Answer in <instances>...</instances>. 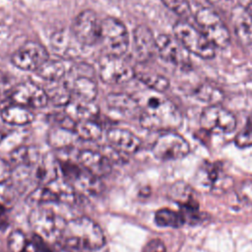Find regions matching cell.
<instances>
[{"label": "cell", "mask_w": 252, "mask_h": 252, "mask_svg": "<svg viewBox=\"0 0 252 252\" xmlns=\"http://www.w3.org/2000/svg\"><path fill=\"white\" fill-rule=\"evenodd\" d=\"M1 117L8 124L25 126L33 121L34 113L28 107L11 103L2 109Z\"/></svg>", "instance_id": "603a6c76"}, {"label": "cell", "mask_w": 252, "mask_h": 252, "mask_svg": "<svg viewBox=\"0 0 252 252\" xmlns=\"http://www.w3.org/2000/svg\"><path fill=\"white\" fill-rule=\"evenodd\" d=\"M29 223L34 235L52 242L58 241L65 221L53 210L38 206L30 213Z\"/></svg>", "instance_id": "5b68a950"}, {"label": "cell", "mask_w": 252, "mask_h": 252, "mask_svg": "<svg viewBox=\"0 0 252 252\" xmlns=\"http://www.w3.org/2000/svg\"><path fill=\"white\" fill-rule=\"evenodd\" d=\"M139 120L145 129L169 132L180 127L182 115L171 100L161 96H152L141 110Z\"/></svg>", "instance_id": "7a4b0ae2"}, {"label": "cell", "mask_w": 252, "mask_h": 252, "mask_svg": "<svg viewBox=\"0 0 252 252\" xmlns=\"http://www.w3.org/2000/svg\"><path fill=\"white\" fill-rule=\"evenodd\" d=\"M135 77L148 88L157 92H164L169 88L168 79L158 73L135 70Z\"/></svg>", "instance_id": "f546056e"}, {"label": "cell", "mask_w": 252, "mask_h": 252, "mask_svg": "<svg viewBox=\"0 0 252 252\" xmlns=\"http://www.w3.org/2000/svg\"><path fill=\"white\" fill-rule=\"evenodd\" d=\"M133 52L139 62L150 60L157 52L156 37L146 26H138L133 32Z\"/></svg>", "instance_id": "e0dca14e"}, {"label": "cell", "mask_w": 252, "mask_h": 252, "mask_svg": "<svg viewBox=\"0 0 252 252\" xmlns=\"http://www.w3.org/2000/svg\"><path fill=\"white\" fill-rule=\"evenodd\" d=\"M169 196L172 200L179 203L181 208H185L186 206L187 207L198 206V202L192 196V190L190 189V187H188L186 184L182 182H178L172 185L169 192Z\"/></svg>", "instance_id": "1f68e13d"}, {"label": "cell", "mask_w": 252, "mask_h": 252, "mask_svg": "<svg viewBox=\"0 0 252 252\" xmlns=\"http://www.w3.org/2000/svg\"><path fill=\"white\" fill-rule=\"evenodd\" d=\"M77 139H79V137L73 129H68L61 126L52 129L48 136L49 144L57 149L73 146Z\"/></svg>", "instance_id": "4316f807"}, {"label": "cell", "mask_w": 252, "mask_h": 252, "mask_svg": "<svg viewBox=\"0 0 252 252\" xmlns=\"http://www.w3.org/2000/svg\"><path fill=\"white\" fill-rule=\"evenodd\" d=\"M27 202L35 207L42 206L49 203H57L59 197L56 191L52 188L51 185L46 186H36L27 197Z\"/></svg>", "instance_id": "83f0119b"}, {"label": "cell", "mask_w": 252, "mask_h": 252, "mask_svg": "<svg viewBox=\"0 0 252 252\" xmlns=\"http://www.w3.org/2000/svg\"><path fill=\"white\" fill-rule=\"evenodd\" d=\"M88 67L89 66L82 70V64L76 67V69L73 66L72 68L76 71V76L71 77L70 81L66 84L70 88L72 94H75L76 98L94 101L97 95V85Z\"/></svg>", "instance_id": "9a60e30c"}, {"label": "cell", "mask_w": 252, "mask_h": 252, "mask_svg": "<svg viewBox=\"0 0 252 252\" xmlns=\"http://www.w3.org/2000/svg\"><path fill=\"white\" fill-rule=\"evenodd\" d=\"M59 171V161L52 155L47 154L31 168V179L37 186H46L58 179Z\"/></svg>", "instance_id": "2e32d148"}, {"label": "cell", "mask_w": 252, "mask_h": 252, "mask_svg": "<svg viewBox=\"0 0 252 252\" xmlns=\"http://www.w3.org/2000/svg\"><path fill=\"white\" fill-rule=\"evenodd\" d=\"M13 175V166L11 162L0 158V183L8 182Z\"/></svg>", "instance_id": "f35d334b"}, {"label": "cell", "mask_w": 252, "mask_h": 252, "mask_svg": "<svg viewBox=\"0 0 252 252\" xmlns=\"http://www.w3.org/2000/svg\"><path fill=\"white\" fill-rule=\"evenodd\" d=\"M106 137L109 146L124 155L135 154L142 145L139 137L127 129L111 128L107 131Z\"/></svg>", "instance_id": "ac0fdd59"}, {"label": "cell", "mask_w": 252, "mask_h": 252, "mask_svg": "<svg viewBox=\"0 0 252 252\" xmlns=\"http://www.w3.org/2000/svg\"><path fill=\"white\" fill-rule=\"evenodd\" d=\"M48 96V100L54 105L66 106L72 99V92L66 82H52L51 86L44 89Z\"/></svg>", "instance_id": "484cf974"}, {"label": "cell", "mask_w": 252, "mask_h": 252, "mask_svg": "<svg viewBox=\"0 0 252 252\" xmlns=\"http://www.w3.org/2000/svg\"><path fill=\"white\" fill-rule=\"evenodd\" d=\"M0 94H1V83H0Z\"/></svg>", "instance_id": "ee69618b"}, {"label": "cell", "mask_w": 252, "mask_h": 252, "mask_svg": "<svg viewBox=\"0 0 252 252\" xmlns=\"http://www.w3.org/2000/svg\"><path fill=\"white\" fill-rule=\"evenodd\" d=\"M105 54L122 57L129 47V33L125 25L112 17L101 21L100 40Z\"/></svg>", "instance_id": "8992f818"}, {"label": "cell", "mask_w": 252, "mask_h": 252, "mask_svg": "<svg viewBox=\"0 0 252 252\" xmlns=\"http://www.w3.org/2000/svg\"><path fill=\"white\" fill-rule=\"evenodd\" d=\"M65 113L75 122L82 120H95L99 114V108L94 101L72 98L65 106Z\"/></svg>", "instance_id": "44dd1931"}, {"label": "cell", "mask_w": 252, "mask_h": 252, "mask_svg": "<svg viewBox=\"0 0 252 252\" xmlns=\"http://www.w3.org/2000/svg\"><path fill=\"white\" fill-rule=\"evenodd\" d=\"M238 146L245 147L252 144V116L248 118L243 131L239 134L236 139Z\"/></svg>", "instance_id": "74e56055"}, {"label": "cell", "mask_w": 252, "mask_h": 252, "mask_svg": "<svg viewBox=\"0 0 252 252\" xmlns=\"http://www.w3.org/2000/svg\"><path fill=\"white\" fill-rule=\"evenodd\" d=\"M78 162L92 174L102 177L110 173L111 161L101 153L93 150H83L78 154Z\"/></svg>", "instance_id": "d6986e66"}, {"label": "cell", "mask_w": 252, "mask_h": 252, "mask_svg": "<svg viewBox=\"0 0 252 252\" xmlns=\"http://www.w3.org/2000/svg\"><path fill=\"white\" fill-rule=\"evenodd\" d=\"M105 101L108 107L124 115L134 114L138 110V102L126 93H110L106 95Z\"/></svg>", "instance_id": "cb8c5ba5"}, {"label": "cell", "mask_w": 252, "mask_h": 252, "mask_svg": "<svg viewBox=\"0 0 252 252\" xmlns=\"http://www.w3.org/2000/svg\"><path fill=\"white\" fill-rule=\"evenodd\" d=\"M98 76L105 84H123L135 77V69L122 57L105 54L98 61Z\"/></svg>", "instance_id": "30bf717a"}, {"label": "cell", "mask_w": 252, "mask_h": 252, "mask_svg": "<svg viewBox=\"0 0 252 252\" xmlns=\"http://www.w3.org/2000/svg\"><path fill=\"white\" fill-rule=\"evenodd\" d=\"M211 4L215 5V6H221V7H224V6H227L228 4H231L233 0H208Z\"/></svg>", "instance_id": "b9f144b4"}, {"label": "cell", "mask_w": 252, "mask_h": 252, "mask_svg": "<svg viewBox=\"0 0 252 252\" xmlns=\"http://www.w3.org/2000/svg\"><path fill=\"white\" fill-rule=\"evenodd\" d=\"M156 43L157 52L162 60L178 67H189V52L174 36L159 34L156 37Z\"/></svg>", "instance_id": "5bb4252c"}, {"label": "cell", "mask_w": 252, "mask_h": 252, "mask_svg": "<svg viewBox=\"0 0 252 252\" xmlns=\"http://www.w3.org/2000/svg\"><path fill=\"white\" fill-rule=\"evenodd\" d=\"M161 2L180 18L188 19L191 15V8L187 0H161Z\"/></svg>", "instance_id": "e575fe53"}, {"label": "cell", "mask_w": 252, "mask_h": 252, "mask_svg": "<svg viewBox=\"0 0 252 252\" xmlns=\"http://www.w3.org/2000/svg\"><path fill=\"white\" fill-rule=\"evenodd\" d=\"M155 221L158 225L162 227L177 228L185 222V220L181 213L164 208L156 212Z\"/></svg>", "instance_id": "4dcf8cb0"}, {"label": "cell", "mask_w": 252, "mask_h": 252, "mask_svg": "<svg viewBox=\"0 0 252 252\" xmlns=\"http://www.w3.org/2000/svg\"><path fill=\"white\" fill-rule=\"evenodd\" d=\"M200 125L203 129L215 134H227L235 129L236 120L230 111L213 104L202 111Z\"/></svg>", "instance_id": "8fae6325"}, {"label": "cell", "mask_w": 252, "mask_h": 252, "mask_svg": "<svg viewBox=\"0 0 252 252\" xmlns=\"http://www.w3.org/2000/svg\"><path fill=\"white\" fill-rule=\"evenodd\" d=\"M29 244L30 241L22 230H13L8 235L7 246L10 252H27Z\"/></svg>", "instance_id": "836d02e7"}, {"label": "cell", "mask_w": 252, "mask_h": 252, "mask_svg": "<svg viewBox=\"0 0 252 252\" xmlns=\"http://www.w3.org/2000/svg\"><path fill=\"white\" fill-rule=\"evenodd\" d=\"M230 18L238 40L252 50V16L237 5L231 9Z\"/></svg>", "instance_id": "ffe728a7"}, {"label": "cell", "mask_w": 252, "mask_h": 252, "mask_svg": "<svg viewBox=\"0 0 252 252\" xmlns=\"http://www.w3.org/2000/svg\"><path fill=\"white\" fill-rule=\"evenodd\" d=\"M196 96L198 99L209 102L213 104H218L223 98V94L221 90L211 86V85H202L196 90Z\"/></svg>", "instance_id": "d6a6232c"}, {"label": "cell", "mask_w": 252, "mask_h": 252, "mask_svg": "<svg viewBox=\"0 0 252 252\" xmlns=\"http://www.w3.org/2000/svg\"><path fill=\"white\" fill-rule=\"evenodd\" d=\"M196 22L204 35L215 47L224 48L229 43V32L220 17L210 8H201L197 11Z\"/></svg>", "instance_id": "52a82bcc"}, {"label": "cell", "mask_w": 252, "mask_h": 252, "mask_svg": "<svg viewBox=\"0 0 252 252\" xmlns=\"http://www.w3.org/2000/svg\"><path fill=\"white\" fill-rule=\"evenodd\" d=\"M238 5L252 16V0H238Z\"/></svg>", "instance_id": "60d3db41"}, {"label": "cell", "mask_w": 252, "mask_h": 252, "mask_svg": "<svg viewBox=\"0 0 252 252\" xmlns=\"http://www.w3.org/2000/svg\"><path fill=\"white\" fill-rule=\"evenodd\" d=\"M5 138V133H4V131H3V129H1L0 128V143L3 141V139Z\"/></svg>", "instance_id": "7bdbcfd3"}, {"label": "cell", "mask_w": 252, "mask_h": 252, "mask_svg": "<svg viewBox=\"0 0 252 252\" xmlns=\"http://www.w3.org/2000/svg\"><path fill=\"white\" fill-rule=\"evenodd\" d=\"M174 37L189 52L203 59L215 56V46L204 33L185 21H178L173 26Z\"/></svg>", "instance_id": "3957f363"}, {"label": "cell", "mask_w": 252, "mask_h": 252, "mask_svg": "<svg viewBox=\"0 0 252 252\" xmlns=\"http://www.w3.org/2000/svg\"><path fill=\"white\" fill-rule=\"evenodd\" d=\"M9 97L11 103L28 108H41L49 101L45 90L32 82H23L16 85L10 91Z\"/></svg>", "instance_id": "4fadbf2b"}, {"label": "cell", "mask_w": 252, "mask_h": 252, "mask_svg": "<svg viewBox=\"0 0 252 252\" xmlns=\"http://www.w3.org/2000/svg\"><path fill=\"white\" fill-rule=\"evenodd\" d=\"M49 59L46 48L36 41H27L12 55V63L24 71H37Z\"/></svg>", "instance_id": "7c38bea8"}, {"label": "cell", "mask_w": 252, "mask_h": 252, "mask_svg": "<svg viewBox=\"0 0 252 252\" xmlns=\"http://www.w3.org/2000/svg\"><path fill=\"white\" fill-rule=\"evenodd\" d=\"M59 166L64 180L73 187L77 194L91 196L101 191L100 178L89 172L80 163L65 160L59 161Z\"/></svg>", "instance_id": "277c9868"}, {"label": "cell", "mask_w": 252, "mask_h": 252, "mask_svg": "<svg viewBox=\"0 0 252 252\" xmlns=\"http://www.w3.org/2000/svg\"><path fill=\"white\" fill-rule=\"evenodd\" d=\"M71 62L61 59H48L36 71L38 76L43 80L52 83L61 81L72 68Z\"/></svg>", "instance_id": "7402d4cb"}, {"label": "cell", "mask_w": 252, "mask_h": 252, "mask_svg": "<svg viewBox=\"0 0 252 252\" xmlns=\"http://www.w3.org/2000/svg\"><path fill=\"white\" fill-rule=\"evenodd\" d=\"M188 142L179 134L169 131L159 135L155 141L152 152L160 160H175L188 155Z\"/></svg>", "instance_id": "9c48e42d"}, {"label": "cell", "mask_w": 252, "mask_h": 252, "mask_svg": "<svg viewBox=\"0 0 252 252\" xmlns=\"http://www.w3.org/2000/svg\"><path fill=\"white\" fill-rule=\"evenodd\" d=\"M143 252H166V247L162 240L154 238L146 243Z\"/></svg>", "instance_id": "ab89813d"}, {"label": "cell", "mask_w": 252, "mask_h": 252, "mask_svg": "<svg viewBox=\"0 0 252 252\" xmlns=\"http://www.w3.org/2000/svg\"><path fill=\"white\" fill-rule=\"evenodd\" d=\"M238 198L248 204H252V181L246 180L241 182L236 188Z\"/></svg>", "instance_id": "8d00e7d4"}, {"label": "cell", "mask_w": 252, "mask_h": 252, "mask_svg": "<svg viewBox=\"0 0 252 252\" xmlns=\"http://www.w3.org/2000/svg\"><path fill=\"white\" fill-rule=\"evenodd\" d=\"M74 131L84 141H96L101 137L102 128L95 120H82L75 124Z\"/></svg>", "instance_id": "f1b7e54d"}, {"label": "cell", "mask_w": 252, "mask_h": 252, "mask_svg": "<svg viewBox=\"0 0 252 252\" xmlns=\"http://www.w3.org/2000/svg\"><path fill=\"white\" fill-rule=\"evenodd\" d=\"M40 158L41 157L35 148L28 146L18 147L13 150L10 155L11 164H13L15 167H32L40 159Z\"/></svg>", "instance_id": "d4e9b609"}, {"label": "cell", "mask_w": 252, "mask_h": 252, "mask_svg": "<svg viewBox=\"0 0 252 252\" xmlns=\"http://www.w3.org/2000/svg\"><path fill=\"white\" fill-rule=\"evenodd\" d=\"M101 21L93 10H84L74 19L71 27L74 38L82 45L91 46L100 40Z\"/></svg>", "instance_id": "ba28073f"}, {"label": "cell", "mask_w": 252, "mask_h": 252, "mask_svg": "<svg viewBox=\"0 0 252 252\" xmlns=\"http://www.w3.org/2000/svg\"><path fill=\"white\" fill-rule=\"evenodd\" d=\"M17 198V188L8 182L0 183V205L8 207Z\"/></svg>", "instance_id": "d590c367"}, {"label": "cell", "mask_w": 252, "mask_h": 252, "mask_svg": "<svg viewBox=\"0 0 252 252\" xmlns=\"http://www.w3.org/2000/svg\"><path fill=\"white\" fill-rule=\"evenodd\" d=\"M58 242L71 252L93 251L105 244V236L94 220L83 216L65 221Z\"/></svg>", "instance_id": "6da1fadb"}]
</instances>
